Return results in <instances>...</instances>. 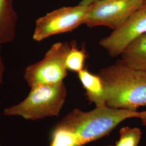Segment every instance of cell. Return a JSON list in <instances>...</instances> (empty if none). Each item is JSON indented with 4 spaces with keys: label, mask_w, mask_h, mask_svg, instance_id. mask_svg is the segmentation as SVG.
Listing matches in <instances>:
<instances>
[{
    "label": "cell",
    "mask_w": 146,
    "mask_h": 146,
    "mask_svg": "<svg viewBox=\"0 0 146 146\" xmlns=\"http://www.w3.org/2000/svg\"><path fill=\"white\" fill-rule=\"evenodd\" d=\"M104 85L108 107L137 111L146 106V72L120 62L103 68L99 74Z\"/></svg>",
    "instance_id": "obj_1"
},
{
    "label": "cell",
    "mask_w": 146,
    "mask_h": 146,
    "mask_svg": "<svg viewBox=\"0 0 146 146\" xmlns=\"http://www.w3.org/2000/svg\"><path fill=\"white\" fill-rule=\"evenodd\" d=\"M137 111L105 106L90 111L75 108L60 121L78 136L82 146L107 135L123 121L136 117Z\"/></svg>",
    "instance_id": "obj_2"
},
{
    "label": "cell",
    "mask_w": 146,
    "mask_h": 146,
    "mask_svg": "<svg viewBox=\"0 0 146 146\" xmlns=\"http://www.w3.org/2000/svg\"><path fill=\"white\" fill-rule=\"evenodd\" d=\"M26 98L3 110L6 116H18L31 121L58 116L66 101L67 91L63 82L31 88Z\"/></svg>",
    "instance_id": "obj_3"
},
{
    "label": "cell",
    "mask_w": 146,
    "mask_h": 146,
    "mask_svg": "<svg viewBox=\"0 0 146 146\" xmlns=\"http://www.w3.org/2000/svg\"><path fill=\"white\" fill-rule=\"evenodd\" d=\"M69 48V42L55 43L41 61L28 66L25 69L24 78L29 87L63 82L68 75L65 62Z\"/></svg>",
    "instance_id": "obj_4"
},
{
    "label": "cell",
    "mask_w": 146,
    "mask_h": 146,
    "mask_svg": "<svg viewBox=\"0 0 146 146\" xmlns=\"http://www.w3.org/2000/svg\"><path fill=\"white\" fill-rule=\"evenodd\" d=\"M89 5L79 4L63 7L38 18L35 23L33 38L41 41L49 37L71 31L84 25Z\"/></svg>",
    "instance_id": "obj_5"
},
{
    "label": "cell",
    "mask_w": 146,
    "mask_h": 146,
    "mask_svg": "<svg viewBox=\"0 0 146 146\" xmlns=\"http://www.w3.org/2000/svg\"><path fill=\"white\" fill-rule=\"evenodd\" d=\"M143 6L145 0H98L89 5L84 25L107 27L115 31Z\"/></svg>",
    "instance_id": "obj_6"
},
{
    "label": "cell",
    "mask_w": 146,
    "mask_h": 146,
    "mask_svg": "<svg viewBox=\"0 0 146 146\" xmlns=\"http://www.w3.org/2000/svg\"><path fill=\"white\" fill-rule=\"evenodd\" d=\"M146 33V6L136 11L125 22L100 40V44L112 57L121 55L127 46Z\"/></svg>",
    "instance_id": "obj_7"
},
{
    "label": "cell",
    "mask_w": 146,
    "mask_h": 146,
    "mask_svg": "<svg viewBox=\"0 0 146 146\" xmlns=\"http://www.w3.org/2000/svg\"><path fill=\"white\" fill-rule=\"evenodd\" d=\"M78 76L89 101L94 104L96 107L107 106L106 90L99 75L94 74L87 68H84L78 73Z\"/></svg>",
    "instance_id": "obj_8"
},
{
    "label": "cell",
    "mask_w": 146,
    "mask_h": 146,
    "mask_svg": "<svg viewBox=\"0 0 146 146\" xmlns=\"http://www.w3.org/2000/svg\"><path fill=\"white\" fill-rule=\"evenodd\" d=\"M14 0H0V44L13 42L19 20Z\"/></svg>",
    "instance_id": "obj_9"
},
{
    "label": "cell",
    "mask_w": 146,
    "mask_h": 146,
    "mask_svg": "<svg viewBox=\"0 0 146 146\" xmlns=\"http://www.w3.org/2000/svg\"><path fill=\"white\" fill-rule=\"evenodd\" d=\"M121 55L120 61L124 64L146 72V33L130 43Z\"/></svg>",
    "instance_id": "obj_10"
},
{
    "label": "cell",
    "mask_w": 146,
    "mask_h": 146,
    "mask_svg": "<svg viewBox=\"0 0 146 146\" xmlns=\"http://www.w3.org/2000/svg\"><path fill=\"white\" fill-rule=\"evenodd\" d=\"M49 146H83L76 135L60 121L50 134Z\"/></svg>",
    "instance_id": "obj_11"
},
{
    "label": "cell",
    "mask_w": 146,
    "mask_h": 146,
    "mask_svg": "<svg viewBox=\"0 0 146 146\" xmlns=\"http://www.w3.org/2000/svg\"><path fill=\"white\" fill-rule=\"evenodd\" d=\"M87 52L85 48H79L75 41L70 43V48L66 58V67L68 71L78 73L84 69Z\"/></svg>",
    "instance_id": "obj_12"
},
{
    "label": "cell",
    "mask_w": 146,
    "mask_h": 146,
    "mask_svg": "<svg viewBox=\"0 0 146 146\" xmlns=\"http://www.w3.org/2000/svg\"><path fill=\"white\" fill-rule=\"evenodd\" d=\"M142 131L139 128L123 127L120 131V138L115 146H139Z\"/></svg>",
    "instance_id": "obj_13"
},
{
    "label": "cell",
    "mask_w": 146,
    "mask_h": 146,
    "mask_svg": "<svg viewBox=\"0 0 146 146\" xmlns=\"http://www.w3.org/2000/svg\"><path fill=\"white\" fill-rule=\"evenodd\" d=\"M5 63L3 62L2 56V54H1V47L0 44V86L1 84L3 82V78L5 74ZM0 146L1 145H0Z\"/></svg>",
    "instance_id": "obj_14"
},
{
    "label": "cell",
    "mask_w": 146,
    "mask_h": 146,
    "mask_svg": "<svg viewBox=\"0 0 146 146\" xmlns=\"http://www.w3.org/2000/svg\"><path fill=\"white\" fill-rule=\"evenodd\" d=\"M136 118L140 119L143 125L146 126V111H143L141 112L137 111Z\"/></svg>",
    "instance_id": "obj_15"
},
{
    "label": "cell",
    "mask_w": 146,
    "mask_h": 146,
    "mask_svg": "<svg viewBox=\"0 0 146 146\" xmlns=\"http://www.w3.org/2000/svg\"><path fill=\"white\" fill-rule=\"evenodd\" d=\"M98 0H82L79 4L84 5H89Z\"/></svg>",
    "instance_id": "obj_16"
},
{
    "label": "cell",
    "mask_w": 146,
    "mask_h": 146,
    "mask_svg": "<svg viewBox=\"0 0 146 146\" xmlns=\"http://www.w3.org/2000/svg\"><path fill=\"white\" fill-rule=\"evenodd\" d=\"M145 5L146 6V0H145Z\"/></svg>",
    "instance_id": "obj_17"
},
{
    "label": "cell",
    "mask_w": 146,
    "mask_h": 146,
    "mask_svg": "<svg viewBox=\"0 0 146 146\" xmlns=\"http://www.w3.org/2000/svg\"></svg>",
    "instance_id": "obj_18"
}]
</instances>
